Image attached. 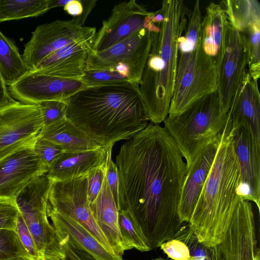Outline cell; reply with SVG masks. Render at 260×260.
Instances as JSON below:
<instances>
[{
  "label": "cell",
  "instance_id": "obj_1",
  "mask_svg": "<svg viewBox=\"0 0 260 260\" xmlns=\"http://www.w3.org/2000/svg\"><path fill=\"white\" fill-rule=\"evenodd\" d=\"M118 210H128L150 250L173 239L183 225L178 206L185 160L164 127L150 123L121 146Z\"/></svg>",
  "mask_w": 260,
  "mask_h": 260
},
{
  "label": "cell",
  "instance_id": "obj_2",
  "mask_svg": "<svg viewBox=\"0 0 260 260\" xmlns=\"http://www.w3.org/2000/svg\"><path fill=\"white\" fill-rule=\"evenodd\" d=\"M67 104V118L103 147L131 139L149 121L134 82L86 86Z\"/></svg>",
  "mask_w": 260,
  "mask_h": 260
},
{
  "label": "cell",
  "instance_id": "obj_3",
  "mask_svg": "<svg viewBox=\"0 0 260 260\" xmlns=\"http://www.w3.org/2000/svg\"><path fill=\"white\" fill-rule=\"evenodd\" d=\"M163 20L152 34L149 54L138 83L149 121L159 124L169 114L177 67L178 39L191 11L182 0H165Z\"/></svg>",
  "mask_w": 260,
  "mask_h": 260
},
{
  "label": "cell",
  "instance_id": "obj_4",
  "mask_svg": "<svg viewBox=\"0 0 260 260\" xmlns=\"http://www.w3.org/2000/svg\"><path fill=\"white\" fill-rule=\"evenodd\" d=\"M231 128L230 120L223 132L212 168L188 222L199 242L208 246H217L222 241L238 203L243 199Z\"/></svg>",
  "mask_w": 260,
  "mask_h": 260
},
{
  "label": "cell",
  "instance_id": "obj_5",
  "mask_svg": "<svg viewBox=\"0 0 260 260\" xmlns=\"http://www.w3.org/2000/svg\"><path fill=\"white\" fill-rule=\"evenodd\" d=\"M202 18L200 7L195 5L186 29L178 39L176 75L168 116L179 114L217 89V63L202 46Z\"/></svg>",
  "mask_w": 260,
  "mask_h": 260
},
{
  "label": "cell",
  "instance_id": "obj_6",
  "mask_svg": "<svg viewBox=\"0 0 260 260\" xmlns=\"http://www.w3.org/2000/svg\"><path fill=\"white\" fill-rule=\"evenodd\" d=\"M230 120L229 112L222 108L216 90L197 100L179 114L168 116L163 122L187 168L203 148L221 137Z\"/></svg>",
  "mask_w": 260,
  "mask_h": 260
},
{
  "label": "cell",
  "instance_id": "obj_7",
  "mask_svg": "<svg viewBox=\"0 0 260 260\" xmlns=\"http://www.w3.org/2000/svg\"><path fill=\"white\" fill-rule=\"evenodd\" d=\"M154 29L144 28L110 48L95 52L91 50L87 70L118 72L139 83L150 50Z\"/></svg>",
  "mask_w": 260,
  "mask_h": 260
},
{
  "label": "cell",
  "instance_id": "obj_8",
  "mask_svg": "<svg viewBox=\"0 0 260 260\" xmlns=\"http://www.w3.org/2000/svg\"><path fill=\"white\" fill-rule=\"evenodd\" d=\"M42 127L37 104H25L14 99L0 107V161L34 145Z\"/></svg>",
  "mask_w": 260,
  "mask_h": 260
},
{
  "label": "cell",
  "instance_id": "obj_9",
  "mask_svg": "<svg viewBox=\"0 0 260 260\" xmlns=\"http://www.w3.org/2000/svg\"><path fill=\"white\" fill-rule=\"evenodd\" d=\"M52 181L43 174L24 188L16 199L20 213L34 239L41 258L44 251L58 240L47 213Z\"/></svg>",
  "mask_w": 260,
  "mask_h": 260
},
{
  "label": "cell",
  "instance_id": "obj_10",
  "mask_svg": "<svg viewBox=\"0 0 260 260\" xmlns=\"http://www.w3.org/2000/svg\"><path fill=\"white\" fill-rule=\"evenodd\" d=\"M95 28L81 25L74 19L38 25L25 44L22 55L28 71L32 70L53 52L83 39L94 37Z\"/></svg>",
  "mask_w": 260,
  "mask_h": 260
},
{
  "label": "cell",
  "instance_id": "obj_11",
  "mask_svg": "<svg viewBox=\"0 0 260 260\" xmlns=\"http://www.w3.org/2000/svg\"><path fill=\"white\" fill-rule=\"evenodd\" d=\"M87 185L86 176L52 182L47 208L71 217L86 228L108 250L114 253L90 210Z\"/></svg>",
  "mask_w": 260,
  "mask_h": 260
},
{
  "label": "cell",
  "instance_id": "obj_12",
  "mask_svg": "<svg viewBox=\"0 0 260 260\" xmlns=\"http://www.w3.org/2000/svg\"><path fill=\"white\" fill-rule=\"evenodd\" d=\"M153 12H149L136 1L115 5L108 19L103 21L95 34L92 50L107 49L144 28L154 29L158 23L153 21Z\"/></svg>",
  "mask_w": 260,
  "mask_h": 260
},
{
  "label": "cell",
  "instance_id": "obj_13",
  "mask_svg": "<svg viewBox=\"0 0 260 260\" xmlns=\"http://www.w3.org/2000/svg\"><path fill=\"white\" fill-rule=\"evenodd\" d=\"M11 97L25 104L47 101H65L86 87L80 79L65 78L28 70L8 85Z\"/></svg>",
  "mask_w": 260,
  "mask_h": 260
},
{
  "label": "cell",
  "instance_id": "obj_14",
  "mask_svg": "<svg viewBox=\"0 0 260 260\" xmlns=\"http://www.w3.org/2000/svg\"><path fill=\"white\" fill-rule=\"evenodd\" d=\"M248 63L246 35L230 26L223 53L218 63V94L222 108L227 112L246 73Z\"/></svg>",
  "mask_w": 260,
  "mask_h": 260
},
{
  "label": "cell",
  "instance_id": "obj_15",
  "mask_svg": "<svg viewBox=\"0 0 260 260\" xmlns=\"http://www.w3.org/2000/svg\"><path fill=\"white\" fill-rule=\"evenodd\" d=\"M256 243L252 204L242 199L222 241L217 245L219 260H260Z\"/></svg>",
  "mask_w": 260,
  "mask_h": 260
},
{
  "label": "cell",
  "instance_id": "obj_16",
  "mask_svg": "<svg viewBox=\"0 0 260 260\" xmlns=\"http://www.w3.org/2000/svg\"><path fill=\"white\" fill-rule=\"evenodd\" d=\"M232 142L241 177L240 193L244 200L260 210V143L250 128H231Z\"/></svg>",
  "mask_w": 260,
  "mask_h": 260
},
{
  "label": "cell",
  "instance_id": "obj_17",
  "mask_svg": "<svg viewBox=\"0 0 260 260\" xmlns=\"http://www.w3.org/2000/svg\"><path fill=\"white\" fill-rule=\"evenodd\" d=\"M34 146L21 149L0 161V199H16L24 188L48 172Z\"/></svg>",
  "mask_w": 260,
  "mask_h": 260
},
{
  "label": "cell",
  "instance_id": "obj_18",
  "mask_svg": "<svg viewBox=\"0 0 260 260\" xmlns=\"http://www.w3.org/2000/svg\"><path fill=\"white\" fill-rule=\"evenodd\" d=\"M221 136L203 148L187 167L178 206V214L183 222H188L190 219L212 168Z\"/></svg>",
  "mask_w": 260,
  "mask_h": 260
},
{
  "label": "cell",
  "instance_id": "obj_19",
  "mask_svg": "<svg viewBox=\"0 0 260 260\" xmlns=\"http://www.w3.org/2000/svg\"><path fill=\"white\" fill-rule=\"evenodd\" d=\"M94 37L83 39L53 52L32 70L52 76L80 79L86 69Z\"/></svg>",
  "mask_w": 260,
  "mask_h": 260
},
{
  "label": "cell",
  "instance_id": "obj_20",
  "mask_svg": "<svg viewBox=\"0 0 260 260\" xmlns=\"http://www.w3.org/2000/svg\"><path fill=\"white\" fill-rule=\"evenodd\" d=\"M229 114L232 129L247 126L260 143V96L257 81L253 80L248 71L235 95Z\"/></svg>",
  "mask_w": 260,
  "mask_h": 260
},
{
  "label": "cell",
  "instance_id": "obj_21",
  "mask_svg": "<svg viewBox=\"0 0 260 260\" xmlns=\"http://www.w3.org/2000/svg\"><path fill=\"white\" fill-rule=\"evenodd\" d=\"M107 147L75 152H64L46 173L52 181H62L86 176L106 164Z\"/></svg>",
  "mask_w": 260,
  "mask_h": 260
},
{
  "label": "cell",
  "instance_id": "obj_22",
  "mask_svg": "<svg viewBox=\"0 0 260 260\" xmlns=\"http://www.w3.org/2000/svg\"><path fill=\"white\" fill-rule=\"evenodd\" d=\"M94 219L116 254L122 257L125 251L119 229L118 209L105 175L96 199L89 203Z\"/></svg>",
  "mask_w": 260,
  "mask_h": 260
},
{
  "label": "cell",
  "instance_id": "obj_23",
  "mask_svg": "<svg viewBox=\"0 0 260 260\" xmlns=\"http://www.w3.org/2000/svg\"><path fill=\"white\" fill-rule=\"evenodd\" d=\"M230 24L220 4L210 2L202 18V42L205 53L218 63L223 53Z\"/></svg>",
  "mask_w": 260,
  "mask_h": 260
},
{
  "label": "cell",
  "instance_id": "obj_24",
  "mask_svg": "<svg viewBox=\"0 0 260 260\" xmlns=\"http://www.w3.org/2000/svg\"><path fill=\"white\" fill-rule=\"evenodd\" d=\"M56 233L68 236L83 249L100 260H123L108 250L86 228L67 215L47 208Z\"/></svg>",
  "mask_w": 260,
  "mask_h": 260
},
{
  "label": "cell",
  "instance_id": "obj_25",
  "mask_svg": "<svg viewBox=\"0 0 260 260\" xmlns=\"http://www.w3.org/2000/svg\"><path fill=\"white\" fill-rule=\"evenodd\" d=\"M38 137L59 146L64 152L87 151L102 148L67 118L42 128Z\"/></svg>",
  "mask_w": 260,
  "mask_h": 260
},
{
  "label": "cell",
  "instance_id": "obj_26",
  "mask_svg": "<svg viewBox=\"0 0 260 260\" xmlns=\"http://www.w3.org/2000/svg\"><path fill=\"white\" fill-rule=\"evenodd\" d=\"M220 5L230 26L244 33L252 24L260 22V4L257 0H226Z\"/></svg>",
  "mask_w": 260,
  "mask_h": 260
},
{
  "label": "cell",
  "instance_id": "obj_27",
  "mask_svg": "<svg viewBox=\"0 0 260 260\" xmlns=\"http://www.w3.org/2000/svg\"><path fill=\"white\" fill-rule=\"evenodd\" d=\"M27 71L15 44L0 31V73L6 84L14 82Z\"/></svg>",
  "mask_w": 260,
  "mask_h": 260
},
{
  "label": "cell",
  "instance_id": "obj_28",
  "mask_svg": "<svg viewBox=\"0 0 260 260\" xmlns=\"http://www.w3.org/2000/svg\"><path fill=\"white\" fill-rule=\"evenodd\" d=\"M118 222L124 251L133 248L141 252L150 250L138 223L128 210H118Z\"/></svg>",
  "mask_w": 260,
  "mask_h": 260
},
{
  "label": "cell",
  "instance_id": "obj_29",
  "mask_svg": "<svg viewBox=\"0 0 260 260\" xmlns=\"http://www.w3.org/2000/svg\"><path fill=\"white\" fill-rule=\"evenodd\" d=\"M58 241L47 249L42 260H100L83 249L68 236L57 234Z\"/></svg>",
  "mask_w": 260,
  "mask_h": 260
},
{
  "label": "cell",
  "instance_id": "obj_30",
  "mask_svg": "<svg viewBox=\"0 0 260 260\" xmlns=\"http://www.w3.org/2000/svg\"><path fill=\"white\" fill-rule=\"evenodd\" d=\"M0 10L9 21L38 16L49 9L47 0H0Z\"/></svg>",
  "mask_w": 260,
  "mask_h": 260
},
{
  "label": "cell",
  "instance_id": "obj_31",
  "mask_svg": "<svg viewBox=\"0 0 260 260\" xmlns=\"http://www.w3.org/2000/svg\"><path fill=\"white\" fill-rule=\"evenodd\" d=\"M173 238L186 244L189 250L188 260H219L217 245L208 246L200 242L188 224L182 225Z\"/></svg>",
  "mask_w": 260,
  "mask_h": 260
},
{
  "label": "cell",
  "instance_id": "obj_32",
  "mask_svg": "<svg viewBox=\"0 0 260 260\" xmlns=\"http://www.w3.org/2000/svg\"><path fill=\"white\" fill-rule=\"evenodd\" d=\"M19 258L32 260L16 231L0 229V260Z\"/></svg>",
  "mask_w": 260,
  "mask_h": 260
},
{
  "label": "cell",
  "instance_id": "obj_33",
  "mask_svg": "<svg viewBox=\"0 0 260 260\" xmlns=\"http://www.w3.org/2000/svg\"><path fill=\"white\" fill-rule=\"evenodd\" d=\"M243 34L246 36L248 44L247 71L253 80L258 81L260 76V22L252 24Z\"/></svg>",
  "mask_w": 260,
  "mask_h": 260
},
{
  "label": "cell",
  "instance_id": "obj_34",
  "mask_svg": "<svg viewBox=\"0 0 260 260\" xmlns=\"http://www.w3.org/2000/svg\"><path fill=\"white\" fill-rule=\"evenodd\" d=\"M37 105L42 114V128L67 118V101H47L41 102Z\"/></svg>",
  "mask_w": 260,
  "mask_h": 260
},
{
  "label": "cell",
  "instance_id": "obj_35",
  "mask_svg": "<svg viewBox=\"0 0 260 260\" xmlns=\"http://www.w3.org/2000/svg\"><path fill=\"white\" fill-rule=\"evenodd\" d=\"M80 79L85 83L86 86L109 84L124 81H132L128 77L118 72L96 70L86 71Z\"/></svg>",
  "mask_w": 260,
  "mask_h": 260
},
{
  "label": "cell",
  "instance_id": "obj_36",
  "mask_svg": "<svg viewBox=\"0 0 260 260\" xmlns=\"http://www.w3.org/2000/svg\"><path fill=\"white\" fill-rule=\"evenodd\" d=\"M34 149L42 162L49 169L64 152L58 145L38 136Z\"/></svg>",
  "mask_w": 260,
  "mask_h": 260
},
{
  "label": "cell",
  "instance_id": "obj_37",
  "mask_svg": "<svg viewBox=\"0 0 260 260\" xmlns=\"http://www.w3.org/2000/svg\"><path fill=\"white\" fill-rule=\"evenodd\" d=\"M19 214L16 199H0V229L16 231Z\"/></svg>",
  "mask_w": 260,
  "mask_h": 260
},
{
  "label": "cell",
  "instance_id": "obj_38",
  "mask_svg": "<svg viewBox=\"0 0 260 260\" xmlns=\"http://www.w3.org/2000/svg\"><path fill=\"white\" fill-rule=\"evenodd\" d=\"M96 2L95 0H70L63 6V9L73 16V19L84 26L87 16L95 6Z\"/></svg>",
  "mask_w": 260,
  "mask_h": 260
},
{
  "label": "cell",
  "instance_id": "obj_39",
  "mask_svg": "<svg viewBox=\"0 0 260 260\" xmlns=\"http://www.w3.org/2000/svg\"><path fill=\"white\" fill-rule=\"evenodd\" d=\"M16 232L31 259L40 260L41 257L33 236L20 213L17 219Z\"/></svg>",
  "mask_w": 260,
  "mask_h": 260
},
{
  "label": "cell",
  "instance_id": "obj_40",
  "mask_svg": "<svg viewBox=\"0 0 260 260\" xmlns=\"http://www.w3.org/2000/svg\"><path fill=\"white\" fill-rule=\"evenodd\" d=\"M106 164L90 171L87 175V195L89 203L93 202L98 197L104 182L106 172Z\"/></svg>",
  "mask_w": 260,
  "mask_h": 260
},
{
  "label": "cell",
  "instance_id": "obj_41",
  "mask_svg": "<svg viewBox=\"0 0 260 260\" xmlns=\"http://www.w3.org/2000/svg\"><path fill=\"white\" fill-rule=\"evenodd\" d=\"M113 146V145H112L106 148L107 166L106 176L118 209L119 177L117 166L112 159Z\"/></svg>",
  "mask_w": 260,
  "mask_h": 260
},
{
  "label": "cell",
  "instance_id": "obj_42",
  "mask_svg": "<svg viewBox=\"0 0 260 260\" xmlns=\"http://www.w3.org/2000/svg\"><path fill=\"white\" fill-rule=\"evenodd\" d=\"M160 249L173 260H188L189 250L183 241L173 238L165 242L160 246Z\"/></svg>",
  "mask_w": 260,
  "mask_h": 260
},
{
  "label": "cell",
  "instance_id": "obj_43",
  "mask_svg": "<svg viewBox=\"0 0 260 260\" xmlns=\"http://www.w3.org/2000/svg\"><path fill=\"white\" fill-rule=\"evenodd\" d=\"M13 100L0 73V107L11 102Z\"/></svg>",
  "mask_w": 260,
  "mask_h": 260
},
{
  "label": "cell",
  "instance_id": "obj_44",
  "mask_svg": "<svg viewBox=\"0 0 260 260\" xmlns=\"http://www.w3.org/2000/svg\"><path fill=\"white\" fill-rule=\"evenodd\" d=\"M70 0H47L49 10L52 8L65 6Z\"/></svg>",
  "mask_w": 260,
  "mask_h": 260
},
{
  "label": "cell",
  "instance_id": "obj_45",
  "mask_svg": "<svg viewBox=\"0 0 260 260\" xmlns=\"http://www.w3.org/2000/svg\"><path fill=\"white\" fill-rule=\"evenodd\" d=\"M5 21H6V19L0 10V22Z\"/></svg>",
  "mask_w": 260,
  "mask_h": 260
},
{
  "label": "cell",
  "instance_id": "obj_46",
  "mask_svg": "<svg viewBox=\"0 0 260 260\" xmlns=\"http://www.w3.org/2000/svg\"><path fill=\"white\" fill-rule=\"evenodd\" d=\"M151 260H167L164 258H162V257H157V258H153V259H152Z\"/></svg>",
  "mask_w": 260,
  "mask_h": 260
},
{
  "label": "cell",
  "instance_id": "obj_47",
  "mask_svg": "<svg viewBox=\"0 0 260 260\" xmlns=\"http://www.w3.org/2000/svg\"><path fill=\"white\" fill-rule=\"evenodd\" d=\"M9 260H28L25 258H15V259H9Z\"/></svg>",
  "mask_w": 260,
  "mask_h": 260
},
{
  "label": "cell",
  "instance_id": "obj_48",
  "mask_svg": "<svg viewBox=\"0 0 260 260\" xmlns=\"http://www.w3.org/2000/svg\"><path fill=\"white\" fill-rule=\"evenodd\" d=\"M40 260H42V258H41L40 259Z\"/></svg>",
  "mask_w": 260,
  "mask_h": 260
}]
</instances>
